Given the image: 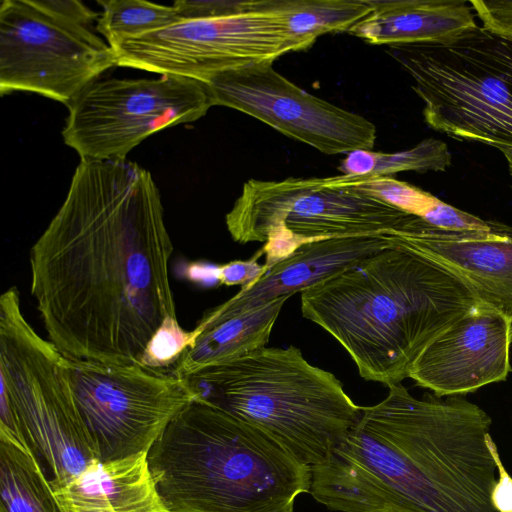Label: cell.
I'll return each instance as SVG.
<instances>
[{
    "instance_id": "cell-1",
    "label": "cell",
    "mask_w": 512,
    "mask_h": 512,
    "mask_svg": "<svg viewBox=\"0 0 512 512\" xmlns=\"http://www.w3.org/2000/svg\"><path fill=\"white\" fill-rule=\"evenodd\" d=\"M173 244L152 175L127 160H81L30 253L31 294L66 357L140 364L176 316Z\"/></svg>"
},
{
    "instance_id": "cell-2",
    "label": "cell",
    "mask_w": 512,
    "mask_h": 512,
    "mask_svg": "<svg viewBox=\"0 0 512 512\" xmlns=\"http://www.w3.org/2000/svg\"><path fill=\"white\" fill-rule=\"evenodd\" d=\"M320 464L310 494L339 512H496L491 418L462 395L412 396L387 386Z\"/></svg>"
},
{
    "instance_id": "cell-3",
    "label": "cell",
    "mask_w": 512,
    "mask_h": 512,
    "mask_svg": "<svg viewBox=\"0 0 512 512\" xmlns=\"http://www.w3.org/2000/svg\"><path fill=\"white\" fill-rule=\"evenodd\" d=\"M478 304L459 278L390 240L301 293L302 315L341 344L363 379L386 386L408 378L423 349Z\"/></svg>"
},
{
    "instance_id": "cell-4",
    "label": "cell",
    "mask_w": 512,
    "mask_h": 512,
    "mask_svg": "<svg viewBox=\"0 0 512 512\" xmlns=\"http://www.w3.org/2000/svg\"><path fill=\"white\" fill-rule=\"evenodd\" d=\"M170 512H293L309 493L311 467L266 433L194 400L147 452Z\"/></svg>"
},
{
    "instance_id": "cell-5",
    "label": "cell",
    "mask_w": 512,
    "mask_h": 512,
    "mask_svg": "<svg viewBox=\"0 0 512 512\" xmlns=\"http://www.w3.org/2000/svg\"><path fill=\"white\" fill-rule=\"evenodd\" d=\"M182 378L195 400L255 426L309 467L328 457L361 411L334 374L294 346L265 347Z\"/></svg>"
},
{
    "instance_id": "cell-6",
    "label": "cell",
    "mask_w": 512,
    "mask_h": 512,
    "mask_svg": "<svg viewBox=\"0 0 512 512\" xmlns=\"http://www.w3.org/2000/svg\"><path fill=\"white\" fill-rule=\"evenodd\" d=\"M435 131L512 147V40L478 25L446 43L391 45Z\"/></svg>"
},
{
    "instance_id": "cell-7",
    "label": "cell",
    "mask_w": 512,
    "mask_h": 512,
    "mask_svg": "<svg viewBox=\"0 0 512 512\" xmlns=\"http://www.w3.org/2000/svg\"><path fill=\"white\" fill-rule=\"evenodd\" d=\"M65 356L24 317L18 289L0 297L1 411L47 466L52 487L100 460L75 401Z\"/></svg>"
},
{
    "instance_id": "cell-8",
    "label": "cell",
    "mask_w": 512,
    "mask_h": 512,
    "mask_svg": "<svg viewBox=\"0 0 512 512\" xmlns=\"http://www.w3.org/2000/svg\"><path fill=\"white\" fill-rule=\"evenodd\" d=\"M362 177L250 179L226 214L227 229L235 242H263L268 269L305 243L393 230L409 213L362 189Z\"/></svg>"
},
{
    "instance_id": "cell-9",
    "label": "cell",
    "mask_w": 512,
    "mask_h": 512,
    "mask_svg": "<svg viewBox=\"0 0 512 512\" xmlns=\"http://www.w3.org/2000/svg\"><path fill=\"white\" fill-rule=\"evenodd\" d=\"M99 16L76 0H3L1 96L33 92L68 106L117 66L114 50L90 29Z\"/></svg>"
},
{
    "instance_id": "cell-10",
    "label": "cell",
    "mask_w": 512,
    "mask_h": 512,
    "mask_svg": "<svg viewBox=\"0 0 512 512\" xmlns=\"http://www.w3.org/2000/svg\"><path fill=\"white\" fill-rule=\"evenodd\" d=\"M212 106L208 85L195 79H97L67 106L62 136L81 160H126L150 135L194 122Z\"/></svg>"
},
{
    "instance_id": "cell-11",
    "label": "cell",
    "mask_w": 512,
    "mask_h": 512,
    "mask_svg": "<svg viewBox=\"0 0 512 512\" xmlns=\"http://www.w3.org/2000/svg\"><path fill=\"white\" fill-rule=\"evenodd\" d=\"M75 401L101 461L148 452L195 400L184 378L140 364L64 358Z\"/></svg>"
},
{
    "instance_id": "cell-12",
    "label": "cell",
    "mask_w": 512,
    "mask_h": 512,
    "mask_svg": "<svg viewBox=\"0 0 512 512\" xmlns=\"http://www.w3.org/2000/svg\"><path fill=\"white\" fill-rule=\"evenodd\" d=\"M111 48L117 66L202 82L298 51L270 13L253 10L218 19L183 20Z\"/></svg>"
},
{
    "instance_id": "cell-13",
    "label": "cell",
    "mask_w": 512,
    "mask_h": 512,
    "mask_svg": "<svg viewBox=\"0 0 512 512\" xmlns=\"http://www.w3.org/2000/svg\"><path fill=\"white\" fill-rule=\"evenodd\" d=\"M272 64L263 61L209 78L213 104L248 114L325 154L372 150L376 127L371 121L307 93Z\"/></svg>"
},
{
    "instance_id": "cell-14",
    "label": "cell",
    "mask_w": 512,
    "mask_h": 512,
    "mask_svg": "<svg viewBox=\"0 0 512 512\" xmlns=\"http://www.w3.org/2000/svg\"><path fill=\"white\" fill-rule=\"evenodd\" d=\"M512 319L478 304L433 339L409 378L435 396H457L506 380L512 371Z\"/></svg>"
},
{
    "instance_id": "cell-15",
    "label": "cell",
    "mask_w": 512,
    "mask_h": 512,
    "mask_svg": "<svg viewBox=\"0 0 512 512\" xmlns=\"http://www.w3.org/2000/svg\"><path fill=\"white\" fill-rule=\"evenodd\" d=\"M459 278L476 299L512 319V228L497 223L491 231H450L409 214L386 233Z\"/></svg>"
},
{
    "instance_id": "cell-16",
    "label": "cell",
    "mask_w": 512,
    "mask_h": 512,
    "mask_svg": "<svg viewBox=\"0 0 512 512\" xmlns=\"http://www.w3.org/2000/svg\"><path fill=\"white\" fill-rule=\"evenodd\" d=\"M389 245L386 234L329 238L305 243L271 266L255 283L207 312L228 317L297 292L345 271Z\"/></svg>"
},
{
    "instance_id": "cell-17",
    "label": "cell",
    "mask_w": 512,
    "mask_h": 512,
    "mask_svg": "<svg viewBox=\"0 0 512 512\" xmlns=\"http://www.w3.org/2000/svg\"><path fill=\"white\" fill-rule=\"evenodd\" d=\"M52 489L62 512H170L157 490L146 452L95 460Z\"/></svg>"
},
{
    "instance_id": "cell-18",
    "label": "cell",
    "mask_w": 512,
    "mask_h": 512,
    "mask_svg": "<svg viewBox=\"0 0 512 512\" xmlns=\"http://www.w3.org/2000/svg\"><path fill=\"white\" fill-rule=\"evenodd\" d=\"M370 12L348 32L375 45L446 43L477 26L464 0H368Z\"/></svg>"
},
{
    "instance_id": "cell-19",
    "label": "cell",
    "mask_w": 512,
    "mask_h": 512,
    "mask_svg": "<svg viewBox=\"0 0 512 512\" xmlns=\"http://www.w3.org/2000/svg\"><path fill=\"white\" fill-rule=\"evenodd\" d=\"M289 297L283 296L228 317H212L206 313L192 330L193 344L184 350L170 373L185 377L265 348Z\"/></svg>"
},
{
    "instance_id": "cell-20",
    "label": "cell",
    "mask_w": 512,
    "mask_h": 512,
    "mask_svg": "<svg viewBox=\"0 0 512 512\" xmlns=\"http://www.w3.org/2000/svg\"><path fill=\"white\" fill-rule=\"evenodd\" d=\"M247 6L270 13L298 50L323 34L348 32L371 9L368 0H249Z\"/></svg>"
},
{
    "instance_id": "cell-21",
    "label": "cell",
    "mask_w": 512,
    "mask_h": 512,
    "mask_svg": "<svg viewBox=\"0 0 512 512\" xmlns=\"http://www.w3.org/2000/svg\"><path fill=\"white\" fill-rule=\"evenodd\" d=\"M0 494V512H62L36 452L4 433H0Z\"/></svg>"
},
{
    "instance_id": "cell-22",
    "label": "cell",
    "mask_w": 512,
    "mask_h": 512,
    "mask_svg": "<svg viewBox=\"0 0 512 512\" xmlns=\"http://www.w3.org/2000/svg\"><path fill=\"white\" fill-rule=\"evenodd\" d=\"M102 13L96 29L110 47L183 21L175 7L142 0H98Z\"/></svg>"
},
{
    "instance_id": "cell-23",
    "label": "cell",
    "mask_w": 512,
    "mask_h": 512,
    "mask_svg": "<svg viewBox=\"0 0 512 512\" xmlns=\"http://www.w3.org/2000/svg\"><path fill=\"white\" fill-rule=\"evenodd\" d=\"M451 159L445 142L427 138L404 151L374 152V167L371 174L391 176L401 171H445L451 165Z\"/></svg>"
},
{
    "instance_id": "cell-24",
    "label": "cell",
    "mask_w": 512,
    "mask_h": 512,
    "mask_svg": "<svg viewBox=\"0 0 512 512\" xmlns=\"http://www.w3.org/2000/svg\"><path fill=\"white\" fill-rule=\"evenodd\" d=\"M359 186L385 202L421 218L439 200L429 192L391 176L363 175Z\"/></svg>"
},
{
    "instance_id": "cell-25",
    "label": "cell",
    "mask_w": 512,
    "mask_h": 512,
    "mask_svg": "<svg viewBox=\"0 0 512 512\" xmlns=\"http://www.w3.org/2000/svg\"><path fill=\"white\" fill-rule=\"evenodd\" d=\"M193 331H184L177 317H168L151 339L140 365L171 372L185 349L193 344Z\"/></svg>"
},
{
    "instance_id": "cell-26",
    "label": "cell",
    "mask_w": 512,
    "mask_h": 512,
    "mask_svg": "<svg viewBox=\"0 0 512 512\" xmlns=\"http://www.w3.org/2000/svg\"><path fill=\"white\" fill-rule=\"evenodd\" d=\"M422 219L437 228L459 232L491 231L497 224L462 211L440 199Z\"/></svg>"
},
{
    "instance_id": "cell-27",
    "label": "cell",
    "mask_w": 512,
    "mask_h": 512,
    "mask_svg": "<svg viewBox=\"0 0 512 512\" xmlns=\"http://www.w3.org/2000/svg\"><path fill=\"white\" fill-rule=\"evenodd\" d=\"M248 1L177 0L173 3L182 20H209L248 11Z\"/></svg>"
},
{
    "instance_id": "cell-28",
    "label": "cell",
    "mask_w": 512,
    "mask_h": 512,
    "mask_svg": "<svg viewBox=\"0 0 512 512\" xmlns=\"http://www.w3.org/2000/svg\"><path fill=\"white\" fill-rule=\"evenodd\" d=\"M482 27L512 40V0H470Z\"/></svg>"
},
{
    "instance_id": "cell-29",
    "label": "cell",
    "mask_w": 512,
    "mask_h": 512,
    "mask_svg": "<svg viewBox=\"0 0 512 512\" xmlns=\"http://www.w3.org/2000/svg\"><path fill=\"white\" fill-rule=\"evenodd\" d=\"M260 250L249 260H234L217 267L216 279L226 286L248 287L260 279L268 270L258 263Z\"/></svg>"
},
{
    "instance_id": "cell-30",
    "label": "cell",
    "mask_w": 512,
    "mask_h": 512,
    "mask_svg": "<svg viewBox=\"0 0 512 512\" xmlns=\"http://www.w3.org/2000/svg\"><path fill=\"white\" fill-rule=\"evenodd\" d=\"M486 445L494 459L499 474L494 484L490 500L496 512H512V477L503 465L496 443L490 433L486 435Z\"/></svg>"
},
{
    "instance_id": "cell-31",
    "label": "cell",
    "mask_w": 512,
    "mask_h": 512,
    "mask_svg": "<svg viewBox=\"0 0 512 512\" xmlns=\"http://www.w3.org/2000/svg\"><path fill=\"white\" fill-rule=\"evenodd\" d=\"M374 167V151L367 149L354 150L347 154L338 169L344 175H368Z\"/></svg>"
},
{
    "instance_id": "cell-32",
    "label": "cell",
    "mask_w": 512,
    "mask_h": 512,
    "mask_svg": "<svg viewBox=\"0 0 512 512\" xmlns=\"http://www.w3.org/2000/svg\"><path fill=\"white\" fill-rule=\"evenodd\" d=\"M507 160L509 173L512 177V147H500L498 148Z\"/></svg>"
}]
</instances>
